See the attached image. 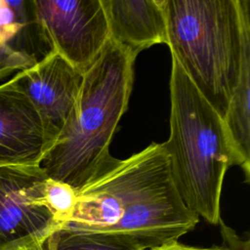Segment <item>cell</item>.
<instances>
[{
  "mask_svg": "<svg viewBox=\"0 0 250 250\" xmlns=\"http://www.w3.org/2000/svg\"><path fill=\"white\" fill-rule=\"evenodd\" d=\"M199 217L183 202L162 144L151 143L126 159L111 154L76 191L61 228L111 235L147 250L179 240Z\"/></svg>",
  "mask_w": 250,
  "mask_h": 250,
  "instance_id": "cell-1",
  "label": "cell"
},
{
  "mask_svg": "<svg viewBox=\"0 0 250 250\" xmlns=\"http://www.w3.org/2000/svg\"><path fill=\"white\" fill-rule=\"evenodd\" d=\"M135 59L130 51L108 39L83 74L73 108L39 164L49 179L77 191L110 155L109 145L128 107Z\"/></svg>",
  "mask_w": 250,
  "mask_h": 250,
  "instance_id": "cell-2",
  "label": "cell"
},
{
  "mask_svg": "<svg viewBox=\"0 0 250 250\" xmlns=\"http://www.w3.org/2000/svg\"><path fill=\"white\" fill-rule=\"evenodd\" d=\"M249 0H165L167 45L224 119L250 38Z\"/></svg>",
  "mask_w": 250,
  "mask_h": 250,
  "instance_id": "cell-3",
  "label": "cell"
},
{
  "mask_svg": "<svg viewBox=\"0 0 250 250\" xmlns=\"http://www.w3.org/2000/svg\"><path fill=\"white\" fill-rule=\"evenodd\" d=\"M170 134L162 146L185 205L212 225L221 220L225 175L235 157L224 119L172 58Z\"/></svg>",
  "mask_w": 250,
  "mask_h": 250,
  "instance_id": "cell-4",
  "label": "cell"
},
{
  "mask_svg": "<svg viewBox=\"0 0 250 250\" xmlns=\"http://www.w3.org/2000/svg\"><path fill=\"white\" fill-rule=\"evenodd\" d=\"M47 180L39 164L0 167V250L44 245L60 229L45 201Z\"/></svg>",
  "mask_w": 250,
  "mask_h": 250,
  "instance_id": "cell-5",
  "label": "cell"
},
{
  "mask_svg": "<svg viewBox=\"0 0 250 250\" xmlns=\"http://www.w3.org/2000/svg\"><path fill=\"white\" fill-rule=\"evenodd\" d=\"M54 52L84 74L109 39L101 0H34Z\"/></svg>",
  "mask_w": 250,
  "mask_h": 250,
  "instance_id": "cell-6",
  "label": "cell"
},
{
  "mask_svg": "<svg viewBox=\"0 0 250 250\" xmlns=\"http://www.w3.org/2000/svg\"><path fill=\"white\" fill-rule=\"evenodd\" d=\"M13 77L41 118L47 151L73 108L83 74L53 52L34 66L20 71Z\"/></svg>",
  "mask_w": 250,
  "mask_h": 250,
  "instance_id": "cell-7",
  "label": "cell"
},
{
  "mask_svg": "<svg viewBox=\"0 0 250 250\" xmlns=\"http://www.w3.org/2000/svg\"><path fill=\"white\" fill-rule=\"evenodd\" d=\"M54 52L34 0H0V80Z\"/></svg>",
  "mask_w": 250,
  "mask_h": 250,
  "instance_id": "cell-8",
  "label": "cell"
},
{
  "mask_svg": "<svg viewBox=\"0 0 250 250\" xmlns=\"http://www.w3.org/2000/svg\"><path fill=\"white\" fill-rule=\"evenodd\" d=\"M45 152L41 118L12 77L0 84V167L40 164Z\"/></svg>",
  "mask_w": 250,
  "mask_h": 250,
  "instance_id": "cell-9",
  "label": "cell"
},
{
  "mask_svg": "<svg viewBox=\"0 0 250 250\" xmlns=\"http://www.w3.org/2000/svg\"><path fill=\"white\" fill-rule=\"evenodd\" d=\"M164 1L101 0L109 39L135 57L152 45H167Z\"/></svg>",
  "mask_w": 250,
  "mask_h": 250,
  "instance_id": "cell-10",
  "label": "cell"
},
{
  "mask_svg": "<svg viewBox=\"0 0 250 250\" xmlns=\"http://www.w3.org/2000/svg\"><path fill=\"white\" fill-rule=\"evenodd\" d=\"M250 38L244 45L242 63L237 84L224 117L235 157L245 182L250 181Z\"/></svg>",
  "mask_w": 250,
  "mask_h": 250,
  "instance_id": "cell-11",
  "label": "cell"
},
{
  "mask_svg": "<svg viewBox=\"0 0 250 250\" xmlns=\"http://www.w3.org/2000/svg\"><path fill=\"white\" fill-rule=\"evenodd\" d=\"M45 250H144L120 238L65 228L55 230L44 244Z\"/></svg>",
  "mask_w": 250,
  "mask_h": 250,
  "instance_id": "cell-12",
  "label": "cell"
},
{
  "mask_svg": "<svg viewBox=\"0 0 250 250\" xmlns=\"http://www.w3.org/2000/svg\"><path fill=\"white\" fill-rule=\"evenodd\" d=\"M45 201L61 228L72 215L76 203V190L64 183L48 178L45 186Z\"/></svg>",
  "mask_w": 250,
  "mask_h": 250,
  "instance_id": "cell-13",
  "label": "cell"
},
{
  "mask_svg": "<svg viewBox=\"0 0 250 250\" xmlns=\"http://www.w3.org/2000/svg\"><path fill=\"white\" fill-rule=\"evenodd\" d=\"M221 228L222 242L210 247H197L181 243L179 240H173L162 245L147 250H250L249 239L242 238L233 229L226 226L221 219L219 224Z\"/></svg>",
  "mask_w": 250,
  "mask_h": 250,
  "instance_id": "cell-14",
  "label": "cell"
},
{
  "mask_svg": "<svg viewBox=\"0 0 250 250\" xmlns=\"http://www.w3.org/2000/svg\"><path fill=\"white\" fill-rule=\"evenodd\" d=\"M26 250H45V248H44V245H38V246H34V247H31Z\"/></svg>",
  "mask_w": 250,
  "mask_h": 250,
  "instance_id": "cell-15",
  "label": "cell"
}]
</instances>
